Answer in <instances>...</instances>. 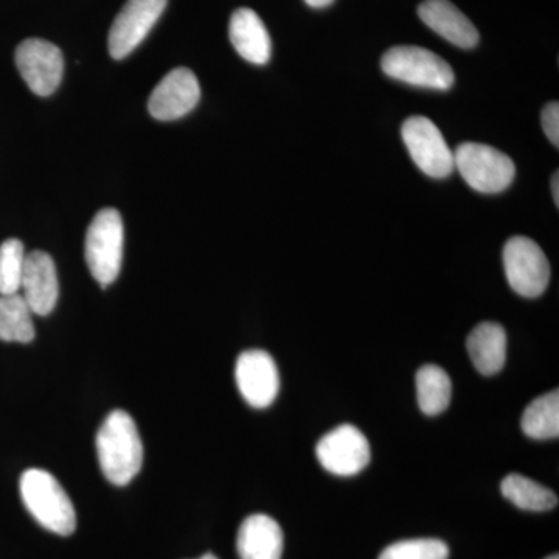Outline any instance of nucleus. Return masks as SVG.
I'll list each match as a JSON object with an SVG mask.
<instances>
[{
  "label": "nucleus",
  "mask_w": 559,
  "mask_h": 559,
  "mask_svg": "<svg viewBox=\"0 0 559 559\" xmlns=\"http://www.w3.org/2000/svg\"><path fill=\"white\" fill-rule=\"evenodd\" d=\"M21 496L33 518L60 536L75 532L76 514L60 481L44 469H28L21 477Z\"/></svg>",
  "instance_id": "f03ea898"
},
{
  "label": "nucleus",
  "mask_w": 559,
  "mask_h": 559,
  "mask_svg": "<svg viewBox=\"0 0 559 559\" xmlns=\"http://www.w3.org/2000/svg\"><path fill=\"white\" fill-rule=\"evenodd\" d=\"M418 16L448 43L460 49H474L479 44V32L450 0H425L418 7Z\"/></svg>",
  "instance_id": "4468645a"
},
{
  "label": "nucleus",
  "mask_w": 559,
  "mask_h": 559,
  "mask_svg": "<svg viewBox=\"0 0 559 559\" xmlns=\"http://www.w3.org/2000/svg\"><path fill=\"white\" fill-rule=\"evenodd\" d=\"M32 314L22 294L0 296V341L28 344L35 340Z\"/></svg>",
  "instance_id": "aec40b11"
},
{
  "label": "nucleus",
  "mask_w": 559,
  "mask_h": 559,
  "mask_svg": "<svg viewBox=\"0 0 559 559\" xmlns=\"http://www.w3.org/2000/svg\"><path fill=\"white\" fill-rule=\"evenodd\" d=\"M503 267L511 289L522 297L535 299L547 289L550 264L544 250L527 237L510 238L503 248Z\"/></svg>",
  "instance_id": "0eeeda50"
},
{
  "label": "nucleus",
  "mask_w": 559,
  "mask_h": 559,
  "mask_svg": "<svg viewBox=\"0 0 559 559\" xmlns=\"http://www.w3.org/2000/svg\"><path fill=\"white\" fill-rule=\"evenodd\" d=\"M97 454L103 474L110 484H130L143 463V444L138 426L124 411L110 412L97 433Z\"/></svg>",
  "instance_id": "f257e3e1"
},
{
  "label": "nucleus",
  "mask_w": 559,
  "mask_h": 559,
  "mask_svg": "<svg viewBox=\"0 0 559 559\" xmlns=\"http://www.w3.org/2000/svg\"><path fill=\"white\" fill-rule=\"evenodd\" d=\"M229 36L231 46L246 61L257 66L270 62L271 36L255 11L250 9L235 11L230 17Z\"/></svg>",
  "instance_id": "2eb2a0df"
},
{
  "label": "nucleus",
  "mask_w": 559,
  "mask_h": 559,
  "mask_svg": "<svg viewBox=\"0 0 559 559\" xmlns=\"http://www.w3.org/2000/svg\"><path fill=\"white\" fill-rule=\"evenodd\" d=\"M238 389L242 399L255 409H266L280 390V374L277 364L270 353L263 349H248L241 353L235 367Z\"/></svg>",
  "instance_id": "9b49d317"
},
{
  "label": "nucleus",
  "mask_w": 559,
  "mask_h": 559,
  "mask_svg": "<svg viewBox=\"0 0 559 559\" xmlns=\"http://www.w3.org/2000/svg\"><path fill=\"white\" fill-rule=\"evenodd\" d=\"M546 559H559V558H558V555H554V557H549V558H546Z\"/></svg>",
  "instance_id": "cd10ccee"
},
{
  "label": "nucleus",
  "mask_w": 559,
  "mask_h": 559,
  "mask_svg": "<svg viewBox=\"0 0 559 559\" xmlns=\"http://www.w3.org/2000/svg\"><path fill=\"white\" fill-rule=\"evenodd\" d=\"M551 194H554L555 204L559 205V175L558 171L551 176Z\"/></svg>",
  "instance_id": "393cba45"
},
{
  "label": "nucleus",
  "mask_w": 559,
  "mask_h": 559,
  "mask_svg": "<svg viewBox=\"0 0 559 559\" xmlns=\"http://www.w3.org/2000/svg\"><path fill=\"white\" fill-rule=\"evenodd\" d=\"M381 68L390 79L425 90L450 91L455 83L451 66L423 47H392L382 57Z\"/></svg>",
  "instance_id": "7ed1b4c3"
},
{
  "label": "nucleus",
  "mask_w": 559,
  "mask_h": 559,
  "mask_svg": "<svg viewBox=\"0 0 559 559\" xmlns=\"http://www.w3.org/2000/svg\"><path fill=\"white\" fill-rule=\"evenodd\" d=\"M543 128L555 146H559V103L551 102L543 110Z\"/></svg>",
  "instance_id": "b1692460"
},
{
  "label": "nucleus",
  "mask_w": 559,
  "mask_h": 559,
  "mask_svg": "<svg viewBox=\"0 0 559 559\" xmlns=\"http://www.w3.org/2000/svg\"><path fill=\"white\" fill-rule=\"evenodd\" d=\"M25 257L24 245L16 238L0 245V296L20 293Z\"/></svg>",
  "instance_id": "4be33fe9"
},
{
  "label": "nucleus",
  "mask_w": 559,
  "mask_h": 559,
  "mask_svg": "<svg viewBox=\"0 0 559 559\" xmlns=\"http://www.w3.org/2000/svg\"><path fill=\"white\" fill-rule=\"evenodd\" d=\"M21 289L33 314L47 316L55 310L60 296V283L49 253L33 250L25 257Z\"/></svg>",
  "instance_id": "ddd939ff"
},
{
  "label": "nucleus",
  "mask_w": 559,
  "mask_h": 559,
  "mask_svg": "<svg viewBox=\"0 0 559 559\" xmlns=\"http://www.w3.org/2000/svg\"><path fill=\"white\" fill-rule=\"evenodd\" d=\"M237 547L241 559H282L283 532L278 522L266 514L249 516L238 532Z\"/></svg>",
  "instance_id": "dca6fc26"
},
{
  "label": "nucleus",
  "mask_w": 559,
  "mask_h": 559,
  "mask_svg": "<svg viewBox=\"0 0 559 559\" xmlns=\"http://www.w3.org/2000/svg\"><path fill=\"white\" fill-rule=\"evenodd\" d=\"M500 491L521 510L547 511L558 506V496L551 489L516 473L502 480Z\"/></svg>",
  "instance_id": "a211bd4d"
},
{
  "label": "nucleus",
  "mask_w": 559,
  "mask_h": 559,
  "mask_svg": "<svg viewBox=\"0 0 559 559\" xmlns=\"http://www.w3.org/2000/svg\"><path fill=\"white\" fill-rule=\"evenodd\" d=\"M201 100L200 81L190 69H173L151 94L148 110L156 120L182 119Z\"/></svg>",
  "instance_id": "f8f14e48"
},
{
  "label": "nucleus",
  "mask_w": 559,
  "mask_h": 559,
  "mask_svg": "<svg viewBox=\"0 0 559 559\" xmlns=\"http://www.w3.org/2000/svg\"><path fill=\"white\" fill-rule=\"evenodd\" d=\"M455 170L471 189L495 194L509 189L516 176L511 157L495 146L466 142L454 151Z\"/></svg>",
  "instance_id": "39448f33"
},
{
  "label": "nucleus",
  "mask_w": 559,
  "mask_h": 559,
  "mask_svg": "<svg viewBox=\"0 0 559 559\" xmlns=\"http://www.w3.org/2000/svg\"><path fill=\"white\" fill-rule=\"evenodd\" d=\"M200 559H218L216 557H213V555H204V557L200 558Z\"/></svg>",
  "instance_id": "bb28decb"
},
{
  "label": "nucleus",
  "mask_w": 559,
  "mask_h": 559,
  "mask_svg": "<svg viewBox=\"0 0 559 559\" xmlns=\"http://www.w3.org/2000/svg\"><path fill=\"white\" fill-rule=\"evenodd\" d=\"M168 0H128L110 27L108 47L114 60L132 53L164 13Z\"/></svg>",
  "instance_id": "1a4fd4ad"
},
{
  "label": "nucleus",
  "mask_w": 559,
  "mask_h": 559,
  "mask_svg": "<svg viewBox=\"0 0 559 559\" xmlns=\"http://www.w3.org/2000/svg\"><path fill=\"white\" fill-rule=\"evenodd\" d=\"M419 409L436 417L448 409L451 403L452 384L447 371L437 366H425L417 373Z\"/></svg>",
  "instance_id": "412c9836"
},
{
  "label": "nucleus",
  "mask_w": 559,
  "mask_h": 559,
  "mask_svg": "<svg viewBox=\"0 0 559 559\" xmlns=\"http://www.w3.org/2000/svg\"><path fill=\"white\" fill-rule=\"evenodd\" d=\"M14 58L33 94L49 97L58 90L64 73V58L55 44L38 38L22 40Z\"/></svg>",
  "instance_id": "6e6552de"
},
{
  "label": "nucleus",
  "mask_w": 559,
  "mask_h": 559,
  "mask_svg": "<svg viewBox=\"0 0 559 559\" xmlns=\"http://www.w3.org/2000/svg\"><path fill=\"white\" fill-rule=\"evenodd\" d=\"M404 145L415 165L433 179H444L455 170L454 151L437 124L426 117H411L401 128Z\"/></svg>",
  "instance_id": "423d86ee"
},
{
  "label": "nucleus",
  "mask_w": 559,
  "mask_h": 559,
  "mask_svg": "<svg viewBox=\"0 0 559 559\" xmlns=\"http://www.w3.org/2000/svg\"><path fill=\"white\" fill-rule=\"evenodd\" d=\"M466 348L479 373L485 377L499 373L507 359L506 330L496 322H481L471 331Z\"/></svg>",
  "instance_id": "f3484780"
},
{
  "label": "nucleus",
  "mask_w": 559,
  "mask_h": 559,
  "mask_svg": "<svg viewBox=\"0 0 559 559\" xmlns=\"http://www.w3.org/2000/svg\"><path fill=\"white\" fill-rule=\"evenodd\" d=\"M450 547L440 539H409L392 544L380 559H448Z\"/></svg>",
  "instance_id": "5701e85b"
},
{
  "label": "nucleus",
  "mask_w": 559,
  "mask_h": 559,
  "mask_svg": "<svg viewBox=\"0 0 559 559\" xmlns=\"http://www.w3.org/2000/svg\"><path fill=\"white\" fill-rule=\"evenodd\" d=\"M316 454L329 473L355 476L370 463V444L358 428L342 425L320 439Z\"/></svg>",
  "instance_id": "9d476101"
},
{
  "label": "nucleus",
  "mask_w": 559,
  "mask_h": 559,
  "mask_svg": "<svg viewBox=\"0 0 559 559\" xmlns=\"http://www.w3.org/2000/svg\"><path fill=\"white\" fill-rule=\"evenodd\" d=\"M123 219L116 209H103L86 234V263L92 277L106 288L116 282L123 261Z\"/></svg>",
  "instance_id": "20e7f679"
},
{
  "label": "nucleus",
  "mask_w": 559,
  "mask_h": 559,
  "mask_svg": "<svg viewBox=\"0 0 559 559\" xmlns=\"http://www.w3.org/2000/svg\"><path fill=\"white\" fill-rule=\"evenodd\" d=\"M311 9H325V7L331 5L334 0H305Z\"/></svg>",
  "instance_id": "a878e982"
},
{
  "label": "nucleus",
  "mask_w": 559,
  "mask_h": 559,
  "mask_svg": "<svg viewBox=\"0 0 559 559\" xmlns=\"http://www.w3.org/2000/svg\"><path fill=\"white\" fill-rule=\"evenodd\" d=\"M530 439L551 440L559 436V392L546 393L528 404L521 421Z\"/></svg>",
  "instance_id": "6ab92c4d"
}]
</instances>
